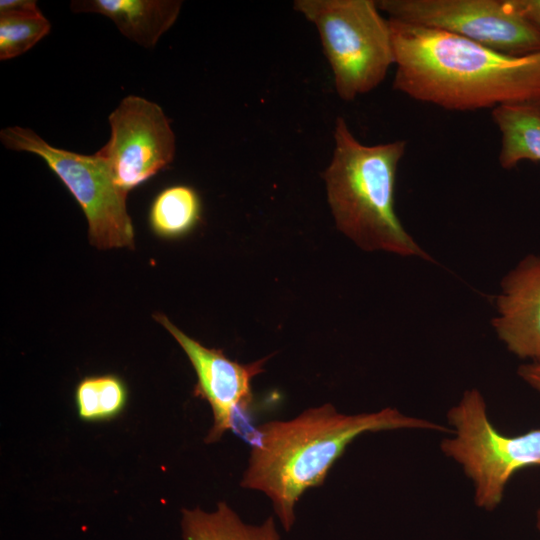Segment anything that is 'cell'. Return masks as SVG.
<instances>
[{"label": "cell", "instance_id": "4", "mask_svg": "<svg viewBox=\"0 0 540 540\" xmlns=\"http://www.w3.org/2000/svg\"><path fill=\"white\" fill-rule=\"evenodd\" d=\"M318 31L334 87L344 101L377 88L395 65L389 20L374 0H295Z\"/></svg>", "mask_w": 540, "mask_h": 540}, {"label": "cell", "instance_id": "13", "mask_svg": "<svg viewBox=\"0 0 540 540\" xmlns=\"http://www.w3.org/2000/svg\"><path fill=\"white\" fill-rule=\"evenodd\" d=\"M181 527L184 540H280L272 516L261 525H249L225 502L213 512L184 509Z\"/></svg>", "mask_w": 540, "mask_h": 540}, {"label": "cell", "instance_id": "2", "mask_svg": "<svg viewBox=\"0 0 540 540\" xmlns=\"http://www.w3.org/2000/svg\"><path fill=\"white\" fill-rule=\"evenodd\" d=\"M420 429L452 433L451 428L406 415L396 408L344 414L331 404L306 409L290 420L258 426L240 485L263 492L283 528L295 522V506L310 488L322 485L334 463L358 436L369 432Z\"/></svg>", "mask_w": 540, "mask_h": 540}, {"label": "cell", "instance_id": "12", "mask_svg": "<svg viewBox=\"0 0 540 540\" xmlns=\"http://www.w3.org/2000/svg\"><path fill=\"white\" fill-rule=\"evenodd\" d=\"M491 117L500 133L502 168L512 169L524 160L540 162V102L499 106Z\"/></svg>", "mask_w": 540, "mask_h": 540}, {"label": "cell", "instance_id": "11", "mask_svg": "<svg viewBox=\"0 0 540 540\" xmlns=\"http://www.w3.org/2000/svg\"><path fill=\"white\" fill-rule=\"evenodd\" d=\"M182 7L180 0H74V13H97L111 19L128 39L154 47L172 27Z\"/></svg>", "mask_w": 540, "mask_h": 540}, {"label": "cell", "instance_id": "6", "mask_svg": "<svg viewBox=\"0 0 540 540\" xmlns=\"http://www.w3.org/2000/svg\"><path fill=\"white\" fill-rule=\"evenodd\" d=\"M0 140L10 150L29 152L46 162L81 206L92 245L100 249L133 247L134 229L126 207L128 193L115 184L101 157L56 148L33 130L20 126L2 129Z\"/></svg>", "mask_w": 540, "mask_h": 540}, {"label": "cell", "instance_id": "9", "mask_svg": "<svg viewBox=\"0 0 540 540\" xmlns=\"http://www.w3.org/2000/svg\"><path fill=\"white\" fill-rule=\"evenodd\" d=\"M155 319L175 338L190 360L197 376L194 396L205 400L211 407L213 424L205 442L219 441L227 431L251 429V382L263 372L267 358L250 364L238 363L229 359L222 350L207 348L189 337L165 315L156 314Z\"/></svg>", "mask_w": 540, "mask_h": 540}, {"label": "cell", "instance_id": "3", "mask_svg": "<svg viewBox=\"0 0 540 540\" xmlns=\"http://www.w3.org/2000/svg\"><path fill=\"white\" fill-rule=\"evenodd\" d=\"M331 161L322 173L337 228L365 251H386L433 261L401 224L395 182L407 141L361 143L337 117Z\"/></svg>", "mask_w": 540, "mask_h": 540}, {"label": "cell", "instance_id": "1", "mask_svg": "<svg viewBox=\"0 0 540 540\" xmlns=\"http://www.w3.org/2000/svg\"><path fill=\"white\" fill-rule=\"evenodd\" d=\"M388 20L394 90L450 111L540 102V52L511 56L448 32Z\"/></svg>", "mask_w": 540, "mask_h": 540}, {"label": "cell", "instance_id": "10", "mask_svg": "<svg viewBox=\"0 0 540 540\" xmlns=\"http://www.w3.org/2000/svg\"><path fill=\"white\" fill-rule=\"evenodd\" d=\"M495 304L498 338L517 357L540 362V256H526L502 278Z\"/></svg>", "mask_w": 540, "mask_h": 540}, {"label": "cell", "instance_id": "14", "mask_svg": "<svg viewBox=\"0 0 540 540\" xmlns=\"http://www.w3.org/2000/svg\"><path fill=\"white\" fill-rule=\"evenodd\" d=\"M51 29L34 0L0 1V59L8 60L30 50Z\"/></svg>", "mask_w": 540, "mask_h": 540}, {"label": "cell", "instance_id": "16", "mask_svg": "<svg viewBox=\"0 0 540 540\" xmlns=\"http://www.w3.org/2000/svg\"><path fill=\"white\" fill-rule=\"evenodd\" d=\"M127 400V387L114 374L85 377L75 389L77 413L86 422L107 421L119 416Z\"/></svg>", "mask_w": 540, "mask_h": 540}, {"label": "cell", "instance_id": "18", "mask_svg": "<svg viewBox=\"0 0 540 540\" xmlns=\"http://www.w3.org/2000/svg\"><path fill=\"white\" fill-rule=\"evenodd\" d=\"M517 373L527 384L540 393V362H530L518 367Z\"/></svg>", "mask_w": 540, "mask_h": 540}, {"label": "cell", "instance_id": "5", "mask_svg": "<svg viewBox=\"0 0 540 540\" xmlns=\"http://www.w3.org/2000/svg\"><path fill=\"white\" fill-rule=\"evenodd\" d=\"M453 437L441 442L442 452L456 461L474 485L475 504L487 511L502 501L512 476L540 466V429L517 436L502 434L492 424L481 392L466 390L447 413Z\"/></svg>", "mask_w": 540, "mask_h": 540}, {"label": "cell", "instance_id": "19", "mask_svg": "<svg viewBox=\"0 0 540 540\" xmlns=\"http://www.w3.org/2000/svg\"><path fill=\"white\" fill-rule=\"evenodd\" d=\"M536 527L540 532V509L536 513Z\"/></svg>", "mask_w": 540, "mask_h": 540}, {"label": "cell", "instance_id": "7", "mask_svg": "<svg viewBox=\"0 0 540 540\" xmlns=\"http://www.w3.org/2000/svg\"><path fill=\"white\" fill-rule=\"evenodd\" d=\"M377 4L389 18L448 32L507 55L540 52V31L507 0H379Z\"/></svg>", "mask_w": 540, "mask_h": 540}, {"label": "cell", "instance_id": "15", "mask_svg": "<svg viewBox=\"0 0 540 540\" xmlns=\"http://www.w3.org/2000/svg\"><path fill=\"white\" fill-rule=\"evenodd\" d=\"M201 217V201L190 186L174 185L162 190L154 199L149 213L153 232L166 239L181 238L190 233Z\"/></svg>", "mask_w": 540, "mask_h": 540}, {"label": "cell", "instance_id": "8", "mask_svg": "<svg viewBox=\"0 0 540 540\" xmlns=\"http://www.w3.org/2000/svg\"><path fill=\"white\" fill-rule=\"evenodd\" d=\"M111 134L95 154L125 192L166 168L175 156V135L162 108L140 96L121 100L108 117Z\"/></svg>", "mask_w": 540, "mask_h": 540}, {"label": "cell", "instance_id": "17", "mask_svg": "<svg viewBox=\"0 0 540 540\" xmlns=\"http://www.w3.org/2000/svg\"><path fill=\"white\" fill-rule=\"evenodd\" d=\"M507 3L540 31V0H507Z\"/></svg>", "mask_w": 540, "mask_h": 540}]
</instances>
